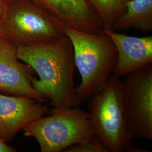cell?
<instances>
[{
	"mask_svg": "<svg viewBox=\"0 0 152 152\" xmlns=\"http://www.w3.org/2000/svg\"><path fill=\"white\" fill-rule=\"evenodd\" d=\"M19 60L30 65L38 75L34 89L53 107H79L75 86L74 51L67 36L49 44L18 46Z\"/></svg>",
	"mask_w": 152,
	"mask_h": 152,
	"instance_id": "cell-1",
	"label": "cell"
},
{
	"mask_svg": "<svg viewBox=\"0 0 152 152\" xmlns=\"http://www.w3.org/2000/svg\"><path fill=\"white\" fill-rule=\"evenodd\" d=\"M64 28L73 45L75 63L81 76L76 92L81 103L88 101L113 75L117 51L112 39L103 31L91 33L69 27Z\"/></svg>",
	"mask_w": 152,
	"mask_h": 152,
	"instance_id": "cell-2",
	"label": "cell"
},
{
	"mask_svg": "<svg viewBox=\"0 0 152 152\" xmlns=\"http://www.w3.org/2000/svg\"><path fill=\"white\" fill-rule=\"evenodd\" d=\"M122 81L112 75L88 99L94 135L107 152H147L134 147L129 132L121 96Z\"/></svg>",
	"mask_w": 152,
	"mask_h": 152,
	"instance_id": "cell-3",
	"label": "cell"
},
{
	"mask_svg": "<svg viewBox=\"0 0 152 152\" xmlns=\"http://www.w3.org/2000/svg\"><path fill=\"white\" fill-rule=\"evenodd\" d=\"M64 26L31 0H6L0 34L16 46L55 42L64 37Z\"/></svg>",
	"mask_w": 152,
	"mask_h": 152,
	"instance_id": "cell-4",
	"label": "cell"
},
{
	"mask_svg": "<svg viewBox=\"0 0 152 152\" xmlns=\"http://www.w3.org/2000/svg\"><path fill=\"white\" fill-rule=\"evenodd\" d=\"M49 114L29 123L22 130L24 136L38 142L41 152H64L94 135L88 112L78 107H53Z\"/></svg>",
	"mask_w": 152,
	"mask_h": 152,
	"instance_id": "cell-5",
	"label": "cell"
},
{
	"mask_svg": "<svg viewBox=\"0 0 152 152\" xmlns=\"http://www.w3.org/2000/svg\"><path fill=\"white\" fill-rule=\"evenodd\" d=\"M122 82L125 120L131 138L152 140V64Z\"/></svg>",
	"mask_w": 152,
	"mask_h": 152,
	"instance_id": "cell-6",
	"label": "cell"
},
{
	"mask_svg": "<svg viewBox=\"0 0 152 152\" xmlns=\"http://www.w3.org/2000/svg\"><path fill=\"white\" fill-rule=\"evenodd\" d=\"M19 60L17 46L0 34V94L27 96L46 103L33 87L34 71Z\"/></svg>",
	"mask_w": 152,
	"mask_h": 152,
	"instance_id": "cell-7",
	"label": "cell"
},
{
	"mask_svg": "<svg viewBox=\"0 0 152 152\" xmlns=\"http://www.w3.org/2000/svg\"><path fill=\"white\" fill-rule=\"evenodd\" d=\"M45 103L27 96L0 94V139L6 143L29 123L49 111Z\"/></svg>",
	"mask_w": 152,
	"mask_h": 152,
	"instance_id": "cell-8",
	"label": "cell"
},
{
	"mask_svg": "<svg viewBox=\"0 0 152 152\" xmlns=\"http://www.w3.org/2000/svg\"><path fill=\"white\" fill-rule=\"evenodd\" d=\"M65 27L91 33L102 31L103 24L88 0H31Z\"/></svg>",
	"mask_w": 152,
	"mask_h": 152,
	"instance_id": "cell-9",
	"label": "cell"
},
{
	"mask_svg": "<svg viewBox=\"0 0 152 152\" xmlns=\"http://www.w3.org/2000/svg\"><path fill=\"white\" fill-rule=\"evenodd\" d=\"M112 39L117 51L113 75L120 78L152 64V37H138L102 29Z\"/></svg>",
	"mask_w": 152,
	"mask_h": 152,
	"instance_id": "cell-10",
	"label": "cell"
},
{
	"mask_svg": "<svg viewBox=\"0 0 152 152\" xmlns=\"http://www.w3.org/2000/svg\"><path fill=\"white\" fill-rule=\"evenodd\" d=\"M135 29L144 33L152 31V0H130L126 11L114 23L113 29Z\"/></svg>",
	"mask_w": 152,
	"mask_h": 152,
	"instance_id": "cell-11",
	"label": "cell"
},
{
	"mask_svg": "<svg viewBox=\"0 0 152 152\" xmlns=\"http://www.w3.org/2000/svg\"><path fill=\"white\" fill-rule=\"evenodd\" d=\"M103 24L104 29L114 31L115 21L126 11L130 0H88Z\"/></svg>",
	"mask_w": 152,
	"mask_h": 152,
	"instance_id": "cell-12",
	"label": "cell"
},
{
	"mask_svg": "<svg viewBox=\"0 0 152 152\" xmlns=\"http://www.w3.org/2000/svg\"><path fill=\"white\" fill-rule=\"evenodd\" d=\"M65 152H107L101 142L95 136L85 141L76 143L64 151Z\"/></svg>",
	"mask_w": 152,
	"mask_h": 152,
	"instance_id": "cell-13",
	"label": "cell"
},
{
	"mask_svg": "<svg viewBox=\"0 0 152 152\" xmlns=\"http://www.w3.org/2000/svg\"><path fill=\"white\" fill-rule=\"evenodd\" d=\"M17 151L15 148L9 146L7 143L0 139V152H15Z\"/></svg>",
	"mask_w": 152,
	"mask_h": 152,
	"instance_id": "cell-14",
	"label": "cell"
},
{
	"mask_svg": "<svg viewBox=\"0 0 152 152\" xmlns=\"http://www.w3.org/2000/svg\"><path fill=\"white\" fill-rule=\"evenodd\" d=\"M6 0H0V25L4 18L6 12Z\"/></svg>",
	"mask_w": 152,
	"mask_h": 152,
	"instance_id": "cell-15",
	"label": "cell"
}]
</instances>
